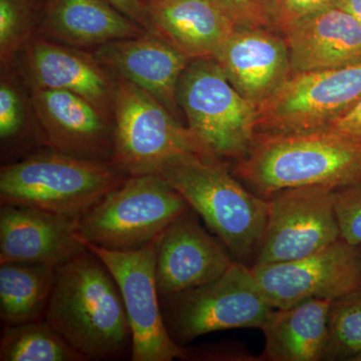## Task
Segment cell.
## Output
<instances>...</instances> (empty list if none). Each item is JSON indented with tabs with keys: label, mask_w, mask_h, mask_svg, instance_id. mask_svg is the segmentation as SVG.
Returning <instances> with one entry per match:
<instances>
[{
	"label": "cell",
	"mask_w": 361,
	"mask_h": 361,
	"mask_svg": "<svg viewBox=\"0 0 361 361\" xmlns=\"http://www.w3.org/2000/svg\"><path fill=\"white\" fill-rule=\"evenodd\" d=\"M326 360H361V290L332 301Z\"/></svg>",
	"instance_id": "484cf974"
},
{
	"label": "cell",
	"mask_w": 361,
	"mask_h": 361,
	"mask_svg": "<svg viewBox=\"0 0 361 361\" xmlns=\"http://www.w3.org/2000/svg\"><path fill=\"white\" fill-rule=\"evenodd\" d=\"M113 116L111 163L127 175L158 174L166 166L189 157H217L158 99L118 78Z\"/></svg>",
	"instance_id": "5b68a950"
},
{
	"label": "cell",
	"mask_w": 361,
	"mask_h": 361,
	"mask_svg": "<svg viewBox=\"0 0 361 361\" xmlns=\"http://www.w3.org/2000/svg\"><path fill=\"white\" fill-rule=\"evenodd\" d=\"M94 56L115 78L128 80L158 99L180 120L178 85L190 61L153 33L114 40L94 49Z\"/></svg>",
	"instance_id": "e0dca14e"
},
{
	"label": "cell",
	"mask_w": 361,
	"mask_h": 361,
	"mask_svg": "<svg viewBox=\"0 0 361 361\" xmlns=\"http://www.w3.org/2000/svg\"><path fill=\"white\" fill-rule=\"evenodd\" d=\"M56 267L37 263H0V319L6 325L44 320Z\"/></svg>",
	"instance_id": "603a6c76"
},
{
	"label": "cell",
	"mask_w": 361,
	"mask_h": 361,
	"mask_svg": "<svg viewBox=\"0 0 361 361\" xmlns=\"http://www.w3.org/2000/svg\"><path fill=\"white\" fill-rule=\"evenodd\" d=\"M292 73L329 70L361 61V25L332 6L299 21L283 35Z\"/></svg>",
	"instance_id": "ffe728a7"
},
{
	"label": "cell",
	"mask_w": 361,
	"mask_h": 361,
	"mask_svg": "<svg viewBox=\"0 0 361 361\" xmlns=\"http://www.w3.org/2000/svg\"><path fill=\"white\" fill-rule=\"evenodd\" d=\"M129 175L111 161L47 147L0 169V204L35 207L80 219Z\"/></svg>",
	"instance_id": "277c9868"
},
{
	"label": "cell",
	"mask_w": 361,
	"mask_h": 361,
	"mask_svg": "<svg viewBox=\"0 0 361 361\" xmlns=\"http://www.w3.org/2000/svg\"><path fill=\"white\" fill-rule=\"evenodd\" d=\"M197 215L190 208L159 238L155 272L160 296L213 281L235 262L224 244L202 227Z\"/></svg>",
	"instance_id": "9a60e30c"
},
{
	"label": "cell",
	"mask_w": 361,
	"mask_h": 361,
	"mask_svg": "<svg viewBox=\"0 0 361 361\" xmlns=\"http://www.w3.org/2000/svg\"><path fill=\"white\" fill-rule=\"evenodd\" d=\"M341 238L361 246V182L332 191Z\"/></svg>",
	"instance_id": "83f0119b"
},
{
	"label": "cell",
	"mask_w": 361,
	"mask_h": 361,
	"mask_svg": "<svg viewBox=\"0 0 361 361\" xmlns=\"http://www.w3.org/2000/svg\"><path fill=\"white\" fill-rule=\"evenodd\" d=\"M332 301L310 299L291 307L274 310L261 327L265 337L263 360H324L329 345V317Z\"/></svg>",
	"instance_id": "7402d4cb"
},
{
	"label": "cell",
	"mask_w": 361,
	"mask_h": 361,
	"mask_svg": "<svg viewBox=\"0 0 361 361\" xmlns=\"http://www.w3.org/2000/svg\"><path fill=\"white\" fill-rule=\"evenodd\" d=\"M326 130L361 142V97L348 111L336 118Z\"/></svg>",
	"instance_id": "1f68e13d"
},
{
	"label": "cell",
	"mask_w": 361,
	"mask_h": 361,
	"mask_svg": "<svg viewBox=\"0 0 361 361\" xmlns=\"http://www.w3.org/2000/svg\"><path fill=\"white\" fill-rule=\"evenodd\" d=\"M337 0H272L271 23L272 30L282 37L299 21L336 6Z\"/></svg>",
	"instance_id": "f1b7e54d"
},
{
	"label": "cell",
	"mask_w": 361,
	"mask_h": 361,
	"mask_svg": "<svg viewBox=\"0 0 361 361\" xmlns=\"http://www.w3.org/2000/svg\"><path fill=\"white\" fill-rule=\"evenodd\" d=\"M215 61L241 96L258 106L292 73L281 35L262 27H236Z\"/></svg>",
	"instance_id": "ac0fdd59"
},
{
	"label": "cell",
	"mask_w": 361,
	"mask_h": 361,
	"mask_svg": "<svg viewBox=\"0 0 361 361\" xmlns=\"http://www.w3.org/2000/svg\"><path fill=\"white\" fill-rule=\"evenodd\" d=\"M130 20L139 23L147 32L153 33L146 6L142 0H104Z\"/></svg>",
	"instance_id": "d6a6232c"
},
{
	"label": "cell",
	"mask_w": 361,
	"mask_h": 361,
	"mask_svg": "<svg viewBox=\"0 0 361 361\" xmlns=\"http://www.w3.org/2000/svg\"><path fill=\"white\" fill-rule=\"evenodd\" d=\"M159 238L132 251L80 241L103 261L118 284L132 329L133 361L187 360L186 349L170 336L161 313L155 272Z\"/></svg>",
	"instance_id": "30bf717a"
},
{
	"label": "cell",
	"mask_w": 361,
	"mask_h": 361,
	"mask_svg": "<svg viewBox=\"0 0 361 361\" xmlns=\"http://www.w3.org/2000/svg\"><path fill=\"white\" fill-rule=\"evenodd\" d=\"M233 175L264 199L289 188L348 186L361 182V142L329 130L255 134Z\"/></svg>",
	"instance_id": "7a4b0ae2"
},
{
	"label": "cell",
	"mask_w": 361,
	"mask_h": 361,
	"mask_svg": "<svg viewBox=\"0 0 361 361\" xmlns=\"http://www.w3.org/2000/svg\"><path fill=\"white\" fill-rule=\"evenodd\" d=\"M187 350V360H252V356L243 349L234 348L231 344H211L196 348L195 350Z\"/></svg>",
	"instance_id": "4dcf8cb0"
},
{
	"label": "cell",
	"mask_w": 361,
	"mask_h": 361,
	"mask_svg": "<svg viewBox=\"0 0 361 361\" xmlns=\"http://www.w3.org/2000/svg\"><path fill=\"white\" fill-rule=\"evenodd\" d=\"M146 32L104 0H47L37 35L77 49H97Z\"/></svg>",
	"instance_id": "44dd1931"
},
{
	"label": "cell",
	"mask_w": 361,
	"mask_h": 361,
	"mask_svg": "<svg viewBox=\"0 0 361 361\" xmlns=\"http://www.w3.org/2000/svg\"><path fill=\"white\" fill-rule=\"evenodd\" d=\"M47 0H0V65L11 71L16 56L35 37Z\"/></svg>",
	"instance_id": "d4e9b609"
},
{
	"label": "cell",
	"mask_w": 361,
	"mask_h": 361,
	"mask_svg": "<svg viewBox=\"0 0 361 361\" xmlns=\"http://www.w3.org/2000/svg\"><path fill=\"white\" fill-rule=\"evenodd\" d=\"M160 301L166 327L180 345L222 330L261 329L275 310L251 266L238 261L213 281L160 296Z\"/></svg>",
	"instance_id": "52a82bcc"
},
{
	"label": "cell",
	"mask_w": 361,
	"mask_h": 361,
	"mask_svg": "<svg viewBox=\"0 0 361 361\" xmlns=\"http://www.w3.org/2000/svg\"><path fill=\"white\" fill-rule=\"evenodd\" d=\"M153 35L190 61L215 59L237 26L214 0H142Z\"/></svg>",
	"instance_id": "d6986e66"
},
{
	"label": "cell",
	"mask_w": 361,
	"mask_h": 361,
	"mask_svg": "<svg viewBox=\"0 0 361 361\" xmlns=\"http://www.w3.org/2000/svg\"><path fill=\"white\" fill-rule=\"evenodd\" d=\"M0 263L58 267L87 250L77 219L35 207L0 204Z\"/></svg>",
	"instance_id": "2e32d148"
},
{
	"label": "cell",
	"mask_w": 361,
	"mask_h": 361,
	"mask_svg": "<svg viewBox=\"0 0 361 361\" xmlns=\"http://www.w3.org/2000/svg\"><path fill=\"white\" fill-rule=\"evenodd\" d=\"M361 97V61L329 70L291 73L257 106L256 134L326 130Z\"/></svg>",
	"instance_id": "9c48e42d"
},
{
	"label": "cell",
	"mask_w": 361,
	"mask_h": 361,
	"mask_svg": "<svg viewBox=\"0 0 361 361\" xmlns=\"http://www.w3.org/2000/svg\"><path fill=\"white\" fill-rule=\"evenodd\" d=\"M30 104L45 147L68 155L111 161L114 122L94 104L61 90H30Z\"/></svg>",
	"instance_id": "5bb4252c"
},
{
	"label": "cell",
	"mask_w": 361,
	"mask_h": 361,
	"mask_svg": "<svg viewBox=\"0 0 361 361\" xmlns=\"http://www.w3.org/2000/svg\"><path fill=\"white\" fill-rule=\"evenodd\" d=\"M251 270L275 310L291 307L310 299L336 300L361 290V246L339 239L307 257L254 264Z\"/></svg>",
	"instance_id": "7c38bea8"
},
{
	"label": "cell",
	"mask_w": 361,
	"mask_h": 361,
	"mask_svg": "<svg viewBox=\"0 0 361 361\" xmlns=\"http://www.w3.org/2000/svg\"><path fill=\"white\" fill-rule=\"evenodd\" d=\"M334 188H289L267 199V223L254 264L307 257L341 238ZM253 264V265H254Z\"/></svg>",
	"instance_id": "8fae6325"
},
{
	"label": "cell",
	"mask_w": 361,
	"mask_h": 361,
	"mask_svg": "<svg viewBox=\"0 0 361 361\" xmlns=\"http://www.w3.org/2000/svg\"><path fill=\"white\" fill-rule=\"evenodd\" d=\"M157 175L187 201L235 261L248 265L252 259L256 260L269 204L247 190L223 160L189 157L166 166Z\"/></svg>",
	"instance_id": "3957f363"
},
{
	"label": "cell",
	"mask_w": 361,
	"mask_h": 361,
	"mask_svg": "<svg viewBox=\"0 0 361 361\" xmlns=\"http://www.w3.org/2000/svg\"><path fill=\"white\" fill-rule=\"evenodd\" d=\"M178 101L188 127L221 160L242 158L255 137L257 106L239 94L215 59L190 61Z\"/></svg>",
	"instance_id": "ba28073f"
},
{
	"label": "cell",
	"mask_w": 361,
	"mask_h": 361,
	"mask_svg": "<svg viewBox=\"0 0 361 361\" xmlns=\"http://www.w3.org/2000/svg\"><path fill=\"white\" fill-rule=\"evenodd\" d=\"M0 360L85 361L45 320L4 326Z\"/></svg>",
	"instance_id": "cb8c5ba5"
},
{
	"label": "cell",
	"mask_w": 361,
	"mask_h": 361,
	"mask_svg": "<svg viewBox=\"0 0 361 361\" xmlns=\"http://www.w3.org/2000/svg\"><path fill=\"white\" fill-rule=\"evenodd\" d=\"M191 207L160 175L129 176L78 221L80 241L115 251L148 245Z\"/></svg>",
	"instance_id": "8992f818"
},
{
	"label": "cell",
	"mask_w": 361,
	"mask_h": 361,
	"mask_svg": "<svg viewBox=\"0 0 361 361\" xmlns=\"http://www.w3.org/2000/svg\"><path fill=\"white\" fill-rule=\"evenodd\" d=\"M336 4L353 14L361 25V0H337Z\"/></svg>",
	"instance_id": "836d02e7"
},
{
	"label": "cell",
	"mask_w": 361,
	"mask_h": 361,
	"mask_svg": "<svg viewBox=\"0 0 361 361\" xmlns=\"http://www.w3.org/2000/svg\"><path fill=\"white\" fill-rule=\"evenodd\" d=\"M237 27H262L272 30V0H214Z\"/></svg>",
	"instance_id": "f546056e"
},
{
	"label": "cell",
	"mask_w": 361,
	"mask_h": 361,
	"mask_svg": "<svg viewBox=\"0 0 361 361\" xmlns=\"http://www.w3.org/2000/svg\"><path fill=\"white\" fill-rule=\"evenodd\" d=\"M16 59L21 77L30 90L73 92L114 122L116 78L94 54L35 35Z\"/></svg>",
	"instance_id": "4fadbf2b"
},
{
	"label": "cell",
	"mask_w": 361,
	"mask_h": 361,
	"mask_svg": "<svg viewBox=\"0 0 361 361\" xmlns=\"http://www.w3.org/2000/svg\"><path fill=\"white\" fill-rule=\"evenodd\" d=\"M11 71H1L0 80V140L2 157L7 152L23 151L27 135V116L25 97Z\"/></svg>",
	"instance_id": "4316f807"
},
{
	"label": "cell",
	"mask_w": 361,
	"mask_h": 361,
	"mask_svg": "<svg viewBox=\"0 0 361 361\" xmlns=\"http://www.w3.org/2000/svg\"><path fill=\"white\" fill-rule=\"evenodd\" d=\"M45 322L85 360L132 351V329L116 280L87 250L58 266Z\"/></svg>",
	"instance_id": "6da1fadb"
}]
</instances>
